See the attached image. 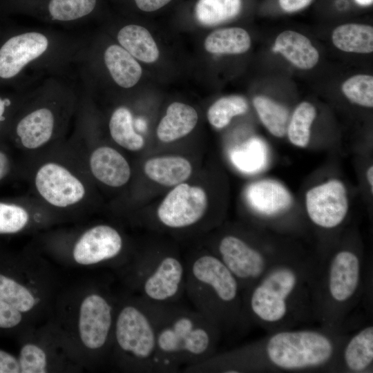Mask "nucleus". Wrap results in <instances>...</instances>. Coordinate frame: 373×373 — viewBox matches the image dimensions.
<instances>
[{
  "instance_id": "f257e3e1",
  "label": "nucleus",
  "mask_w": 373,
  "mask_h": 373,
  "mask_svg": "<svg viewBox=\"0 0 373 373\" xmlns=\"http://www.w3.org/2000/svg\"><path fill=\"white\" fill-rule=\"evenodd\" d=\"M81 99L79 88L66 77L50 76L33 86L8 128L24 158L63 142Z\"/></svg>"
},
{
  "instance_id": "f03ea898",
  "label": "nucleus",
  "mask_w": 373,
  "mask_h": 373,
  "mask_svg": "<svg viewBox=\"0 0 373 373\" xmlns=\"http://www.w3.org/2000/svg\"><path fill=\"white\" fill-rule=\"evenodd\" d=\"M30 195L57 218L87 213L96 204L95 185L68 140L23 159Z\"/></svg>"
},
{
  "instance_id": "7ed1b4c3",
  "label": "nucleus",
  "mask_w": 373,
  "mask_h": 373,
  "mask_svg": "<svg viewBox=\"0 0 373 373\" xmlns=\"http://www.w3.org/2000/svg\"><path fill=\"white\" fill-rule=\"evenodd\" d=\"M88 37L50 28L19 31L0 46V82L28 72L35 81L43 75L66 77L81 63Z\"/></svg>"
},
{
  "instance_id": "20e7f679",
  "label": "nucleus",
  "mask_w": 373,
  "mask_h": 373,
  "mask_svg": "<svg viewBox=\"0 0 373 373\" xmlns=\"http://www.w3.org/2000/svg\"><path fill=\"white\" fill-rule=\"evenodd\" d=\"M219 329L195 308L178 303L160 305L156 372H175L182 366L187 368L211 358Z\"/></svg>"
},
{
  "instance_id": "39448f33",
  "label": "nucleus",
  "mask_w": 373,
  "mask_h": 373,
  "mask_svg": "<svg viewBox=\"0 0 373 373\" xmlns=\"http://www.w3.org/2000/svg\"><path fill=\"white\" fill-rule=\"evenodd\" d=\"M185 291L193 308L219 328L238 313L240 284L210 251H200L185 260Z\"/></svg>"
},
{
  "instance_id": "423d86ee",
  "label": "nucleus",
  "mask_w": 373,
  "mask_h": 373,
  "mask_svg": "<svg viewBox=\"0 0 373 373\" xmlns=\"http://www.w3.org/2000/svg\"><path fill=\"white\" fill-rule=\"evenodd\" d=\"M160 305L140 296L123 303L116 312L114 343L126 368L156 372L157 327Z\"/></svg>"
},
{
  "instance_id": "0eeeda50",
  "label": "nucleus",
  "mask_w": 373,
  "mask_h": 373,
  "mask_svg": "<svg viewBox=\"0 0 373 373\" xmlns=\"http://www.w3.org/2000/svg\"><path fill=\"white\" fill-rule=\"evenodd\" d=\"M185 261L175 251L151 249L131 265L129 280L139 296L155 304L178 303L184 294Z\"/></svg>"
},
{
  "instance_id": "6e6552de",
  "label": "nucleus",
  "mask_w": 373,
  "mask_h": 373,
  "mask_svg": "<svg viewBox=\"0 0 373 373\" xmlns=\"http://www.w3.org/2000/svg\"><path fill=\"white\" fill-rule=\"evenodd\" d=\"M77 69L81 81L95 80L105 74L122 90L133 88L142 75L140 64L128 51L115 42L104 45L99 37H88Z\"/></svg>"
},
{
  "instance_id": "1a4fd4ad",
  "label": "nucleus",
  "mask_w": 373,
  "mask_h": 373,
  "mask_svg": "<svg viewBox=\"0 0 373 373\" xmlns=\"http://www.w3.org/2000/svg\"><path fill=\"white\" fill-rule=\"evenodd\" d=\"M333 346L324 335L313 331L283 332L272 336L267 345L269 360L284 369H300L325 363Z\"/></svg>"
},
{
  "instance_id": "9d476101",
  "label": "nucleus",
  "mask_w": 373,
  "mask_h": 373,
  "mask_svg": "<svg viewBox=\"0 0 373 373\" xmlns=\"http://www.w3.org/2000/svg\"><path fill=\"white\" fill-rule=\"evenodd\" d=\"M205 190L182 182L175 186L164 197L156 211L158 223L171 231H182L196 226L207 210Z\"/></svg>"
},
{
  "instance_id": "9b49d317",
  "label": "nucleus",
  "mask_w": 373,
  "mask_h": 373,
  "mask_svg": "<svg viewBox=\"0 0 373 373\" xmlns=\"http://www.w3.org/2000/svg\"><path fill=\"white\" fill-rule=\"evenodd\" d=\"M102 3V0H13L19 13L66 27L86 23L99 14Z\"/></svg>"
},
{
  "instance_id": "f8f14e48",
  "label": "nucleus",
  "mask_w": 373,
  "mask_h": 373,
  "mask_svg": "<svg viewBox=\"0 0 373 373\" xmlns=\"http://www.w3.org/2000/svg\"><path fill=\"white\" fill-rule=\"evenodd\" d=\"M296 276L287 267L270 272L252 291L249 300L251 312L266 322H276L287 313V298L294 289Z\"/></svg>"
},
{
  "instance_id": "ddd939ff",
  "label": "nucleus",
  "mask_w": 373,
  "mask_h": 373,
  "mask_svg": "<svg viewBox=\"0 0 373 373\" xmlns=\"http://www.w3.org/2000/svg\"><path fill=\"white\" fill-rule=\"evenodd\" d=\"M116 313L105 296L99 293L88 294L81 303L78 329L80 339L87 348L101 350L113 336Z\"/></svg>"
},
{
  "instance_id": "4468645a",
  "label": "nucleus",
  "mask_w": 373,
  "mask_h": 373,
  "mask_svg": "<svg viewBox=\"0 0 373 373\" xmlns=\"http://www.w3.org/2000/svg\"><path fill=\"white\" fill-rule=\"evenodd\" d=\"M124 248V238L117 229L97 224L79 235L73 243L72 256L77 264L92 265L115 260Z\"/></svg>"
},
{
  "instance_id": "2eb2a0df",
  "label": "nucleus",
  "mask_w": 373,
  "mask_h": 373,
  "mask_svg": "<svg viewBox=\"0 0 373 373\" xmlns=\"http://www.w3.org/2000/svg\"><path fill=\"white\" fill-rule=\"evenodd\" d=\"M305 204L311 220L327 229L339 225L349 207L346 189L338 180H331L310 189L306 193Z\"/></svg>"
},
{
  "instance_id": "dca6fc26",
  "label": "nucleus",
  "mask_w": 373,
  "mask_h": 373,
  "mask_svg": "<svg viewBox=\"0 0 373 373\" xmlns=\"http://www.w3.org/2000/svg\"><path fill=\"white\" fill-rule=\"evenodd\" d=\"M212 254L223 262L240 285L258 278L265 267L262 255L234 234H227L220 238L216 253Z\"/></svg>"
},
{
  "instance_id": "f3484780",
  "label": "nucleus",
  "mask_w": 373,
  "mask_h": 373,
  "mask_svg": "<svg viewBox=\"0 0 373 373\" xmlns=\"http://www.w3.org/2000/svg\"><path fill=\"white\" fill-rule=\"evenodd\" d=\"M57 218L32 195L15 202L0 201V234H14Z\"/></svg>"
},
{
  "instance_id": "a211bd4d",
  "label": "nucleus",
  "mask_w": 373,
  "mask_h": 373,
  "mask_svg": "<svg viewBox=\"0 0 373 373\" xmlns=\"http://www.w3.org/2000/svg\"><path fill=\"white\" fill-rule=\"evenodd\" d=\"M360 264L357 256L342 251L333 258L329 270V289L338 302L348 300L356 291L359 283Z\"/></svg>"
},
{
  "instance_id": "6ab92c4d",
  "label": "nucleus",
  "mask_w": 373,
  "mask_h": 373,
  "mask_svg": "<svg viewBox=\"0 0 373 373\" xmlns=\"http://www.w3.org/2000/svg\"><path fill=\"white\" fill-rule=\"evenodd\" d=\"M246 197L254 210L265 215L284 211L293 202L289 190L273 180H262L251 184L247 189Z\"/></svg>"
},
{
  "instance_id": "aec40b11",
  "label": "nucleus",
  "mask_w": 373,
  "mask_h": 373,
  "mask_svg": "<svg viewBox=\"0 0 373 373\" xmlns=\"http://www.w3.org/2000/svg\"><path fill=\"white\" fill-rule=\"evenodd\" d=\"M193 167L188 159L180 155H164L149 159L144 164L145 175L163 186H173L188 180Z\"/></svg>"
},
{
  "instance_id": "412c9836",
  "label": "nucleus",
  "mask_w": 373,
  "mask_h": 373,
  "mask_svg": "<svg viewBox=\"0 0 373 373\" xmlns=\"http://www.w3.org/2000/svg\"><path fill=\"white\" fill-rule=\"evenodd\" d=\"M198 120V113L193 107L182 102H173L157 127V137L164 143L175 141L190 133Z\"/></svg>"
},
{
  "instance_id": "4be33fe9",
  "label": "nucleus",
  "mask_w": 373,
  "mask_h": 373,
  "mask_svg": "<svg viewBox=\"0 0 373 373\" xmlns=\"http://www.w3.org/2000/svg\"><path fill=\"white\" fill-rule=\"evenodd\" d=\"M107 131L111 141L126 151L137 152L144 146V139L137 131L133 114L126 105L117 106L111 111Z\"/></svg>"
},
{
  "instance_id": "5701e85b",
  "label": "nucleus",
  "mask_w": 373,
  "mask_h": 373,
  "mask_svg": "<svg viewBox=\"0 0 373 373\" xmlns=\"http://www.w3.org/2000/svg\"><path fill=\"white\" fill-rule=\"evenodd\" d=\"M274 52L281 53L287 59L301 69H310L318 61L319 54L311 41L304 35L285 30L276 38Z\"/></svg>"
},
{
  "instance_id": "b1692460",
  "label": "nucleus",
  "mask_w": 373,
  "mask_h": 373,
  "mask_svg": "<svg viewBox=\"0 0 373 373\" xmlns=\"http://www.w3.org/2000/svg\"><path fill=\"white\" fill-rule=\"evenodd\" d=\"M117 44L137 60L144 63L155 62L159 57L157 46L149 31L142 26L126 23L117 30Z\"/></svg>"
},
{
  "instance_id": "393cba45",
  "label": "nucleus",
  "mask_w": 373,
  "mask_h": 373,
  "mask_svg": "<svg viewBox=\"0 0 373 373\" xmlns=\"http://www.w3.org/2000/svg\"><path fill=\"white\" fill-rule=\"evenodd\" d=\"M332 39L334 46L343 51L370 53L373 50V28L358 23L341 25L333 31Z\"/></svg>"
},
{
  "instance_id": "a878e982",
  "label": "nucleus",
  "mask_w": 373,
  "mask_h": 373,
  "mask_svg": "<svg viewBox=\"0 0 373 373\" xmlns=\"http://www.w3.org/2000/svg\"><path fill=\"white\" fill-rule=\"evenodd\" d=\"M204 46L206 50L212 54L238 55L249 49L251 39L242 28H221L211 32L206 37Z\"/></svg>"
},
{
  "instance_id": "bb28decb",
  "label": "nucleus",
  "mask_w": 373,
  "mask_h": 373,
  "mask_svg": "<svg viewBox=\"0 0 373 373\" xmlns=\"http://www.w3.org/2000/svg\"><path fill=\"white\" fill-rule=\"evenodd\" d=\"M241 8V0H198L194 15L200 23L211 26L236 17Z\"/></svg>"
},
{
  "instance_id": "cd10ccee",
  "label": "nucleus",
  "mask_w": 373,
  "mask_h": 373,
  "mask_svg": "<svg viewBox=\"0 0 373 373\" xmlns=\"http://www.w3.org/2000/svg\"><path fill=\"white\" fill-rule=\"evenodd\" d=\"M347 367L353 371L367 368L373 361V327H367L355 335L344 353Z\"/></svg>"
},
{
  "instance_id": "c85d7f7f",
  "label": "nucleus",
  "mask_w": 373,
  "mask_h": 373,
  "mask_svg": "<svg viewBox=\"0 0 373 373\" xmlns=\"http://www.w3.org/2000/svg\"><path fill=\"white\" fill-rule=\"evenodd\" d=\"M253 104L260 121L267 129L273 135L283 137L287 127L289 113L287 108L264 96L254 97Z\"/></svg>"
},
{
  "instance_id": "c756f323",
  "label": "nucleus",
  "mask_w": 373,
  "mask_h": 373,
  "mask_svg": "<svg viewBox=\"0 0 373 373\" xmlns=\"http://www.w3.org/2000/svg\"><path fill=\"white\" fill-rule=\"evenodd\" d=\"M316 115L314 106L307 102L300 103L295 109L287 127L289 141L304 148L310 140V128Z\"/></svg>"
},
{
  "instance_id": "7c9ffc66",
  "label": "nucleus",
  "mask_w": 373,
  "mask_h": 373,
  "mask_svg": "<svg viewBox=\"0 0 373 373\" xmlns=\"http://www.w3.org/2000/svg\"><path fill=\"white\" fill-rule=\"evenodd\" d=\"M248 110L246 99L238 95L223 97L216 100L207 111L209 123L216 128L227 126L231 119L244 114Z\"/></svg>"
},
{
  "instance_id": "2f4dec72",
  "label": "nucleus",
  "mask_w": 373,
  "mask_h": 373,
  "mask_svg": "<svg viewBox=\"0 0 373 373\" xmlns=\"http://www.w3.org/2000/svg\"><path fill=\"white\" fill-rule=\"evenodd\" d=\"M0 300L21 313L34 308L36 300L32 292L12 278L0 274Z\"/></svg>"
},
{
  "instance_id": "473e14b6",
  "label": "nucleus",
  "mask_w": 373,
  "mask_h": 373,
  "mask_svg": "<svg viewBox=\"0 0 373 373\" xmlns=\"http://www.w3.org/2000/svg\"><path fill=\"white\" fill-rule=\"evenodd\" d=\"M342 91L354 104L369 108L373 106V77L371 75L352 76L343 84Z\"/></svg>"
},
{
  "instance_id": "72a5a7b5",
  "label": "nucleus",
  "mask_w": 373,
  "mask_h": 373,
  "mask_svg": "<svg viewBox=\"0 0 373 373\" xmlns=\"http://www.w3.org/2000/svg\"><path fill=\"white\" fill-rule=\"evenodd\" d=\"M19 363L21 373H44L47 372V357L44 350L37 345H24L19 353Z\"/></svg>"
},
{
  "instance_id": "f704fd0d",
  "label": "nucleus",
  "mask_w": 373,
  "mask_h": 373,
  "mask_svg": "<svg viewBox=\"0 0 373 373\" xmlns=\"http://www.w3.org/2000/svg\"><path fill=\"white\" fill-rule=\"evenodd\" d=\"M33 86L34 84L14 95H0V131L6 126L7 123L10 125L17 111Z\"/></svg>"
},
{
  "instance_id": "c9c22d12",
  "label": "nucleus",
  "mask_w": 373,
  "mask_h": 373,
  "mask_svg": "<svg viewBox=\"0 0 373 373\" xmlns=\"http://www.w3.org/2000/svg\"><path fill=\"white\" fill-rule=\"evenodd\" d=\"M260 142L254 140L248 144L247 149L238 153L237 162L242 164V166L247 171H254V169H259L261 164L265 162V149Z\"/></svg>"
},
{
  "instance_id": "e433bc0d",
  "label": "nucleus",
  "mask_w": 373,
  "mask_h": 373,
  "mask_svg": "<svg viewBox=\"0 0 373 373\" xmlns=\"http://www.w3.org/2000/svg\"><path fill=\"white\" fill-rule=\"evenodd\" d=\"M21 312L0 300V328H12L20 323Z\"/></svg>"
},
{
  "instance_id": "4c0bfd02",
  "label": "nucleus",
  "mask_w": 373,
  "mask_h": 373,
  "mask_svg": "<svg viewBox=\"0 0 373 373\" xmlns=\"http://www.w3.org/2000/svg\"><path fill=\"white\" fill-rule=\"evenodd\" d=\"M15 171V164L10 153L0 148V182L8 178Z\"/></svg>"
},
{
  "instance_id": "58836bf2",
  "label": "nucleus",
  "mask_w": 373,
  "mask_h": 373,
  "mask_svg": "<svg viewBox=\"0 0 373 373\" xmlns=\"http://www.w3.org/2000/svg\"><path fill=\"white\" fill-rule=\"evenodd\" d=\"M18 359L12 354L0 350V373H19Z\"/></svg>"
},
{
  "instance_id": "ea45409f",
  "label": "nucleus",
  "mask_w": 373,
  "mask_h": 373,
  "mask_svg": "<svg viewBox=\"0 0 373 373\" xmlns=\"http://www.w3.org/2000/svg\"><path fill=\"white\" fill-rule=\"evenodd\" d=\"M135 6L140 10L151 12L156 11L168 3L172 0H132Z\"/></svg>"
},
{
  "instance_id": "a19ab883",
  "label": "nucleus",
  "mask_w": 373,
  "mask_h": 373,
  "mask_svg": "<svg viewBox=\"0 0 373 373\" xmlns=\"http://www.w3.org/2000/svg\"><path fill=\"white\" fill-rule=\"evenodd\" d=\"M312 0H279L280 7L287 12H295L310 4Z\"/></svg>"
},
{
  "instance_id": "79ce46f5",
  "label": "nucleus",
  "mask_w": 373,
  "mask_h": 373,
  "mask_svg": "<svg viewBox=\"0 0 373 373\" xmlns=\"http://www.w3.org/2000/svg\"><path fill=\"white\" fill-rule=\"evenodd\" d=\"M366 175H367V180L368 184L372 192L373 191V166H372L368 168Z\"/></svg>"
},
{
  "instance_id": "37998d69",
  "label": "nucleus",
  "mask_w": 373,
  "mask_h": 373,
  "mask_svg": "<svg viewBox=\"0 0 373 373\" xmlns=\"http://www.w3.org/2000/svg\"><path fill=\"white\" fill-rule=\"evenodd\" d=\"M361 6H370L372 4L373 0H355Z\"/></svg>"
}]
</instances>
